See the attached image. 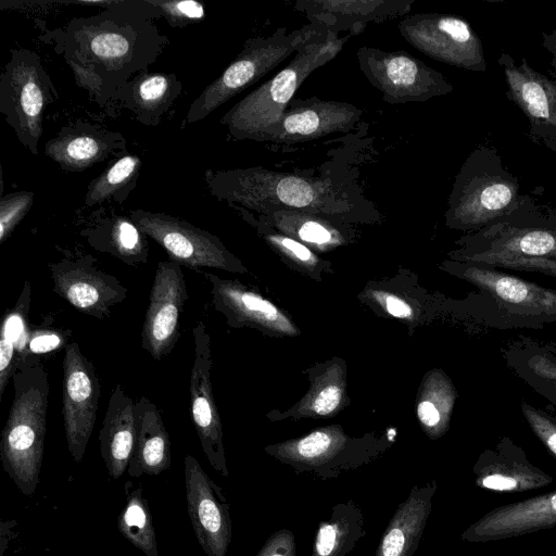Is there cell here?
Listing matches in <instances>:
<instances>
[{
	"label": "cell",
	"mask_w": 556,
	"mask_h": 556,
	"mask_svg": "<svg viewBox=\"0 0 556 556\" xmlns=\"http://www.w3.org/2000/svg\"><path fill=\"white\" fill-rule=\"evenodd\" d=\"M314 30L315 25L311 23L293 30L283 26L269 36L248 39L237 58L190 104L186 123L194 124L204 119L229 99L258 81L295 54Z\"/></svg>",
	"instance_id": "8"
},
{
	"label": "cell",
	"mask_w": 556,
	"mask_h": 556,
	"mask_svg": "<svg viewBox=\"0 0 556 556\" xmlns=\"http://www.w3.org/2000/svg\"><path fill=\"white\" fill-rule=\"evenodd\" d=\"M520 409L533 434L556 458V415L525 400H521Z\"/></svg>",
	"instance_id": "40"
},
{
	"label": "cell",
	"mask_w": 556,
	"mask_h": 556,
	"mask_svg": "<svg viewBox=\"0 0 556 556\" xmlns=\"http://www.w3.org/2000/svg\"><path fill=\"white\" fill-rule=\"evenodd\" d=\"M172 463L170 440L160 410L147 396L136 402V439L128 465L134 478L157 476Z\"/></svg>",
	"instance_id": "29"
},
{
	"label": "cell",
	"mask_w": 556,
	"mask_h": 556,
	"mask_svg": "<svg viewBox=\"0 0 556 556\" xmlns=\"http://www.w3.org/2000/svg\"><path fill=\"white\" fill-rule=\"evenodd\" d=\"M366 535L362 508L353 500L338 503L318 525L311 556H348Z\"/></svg>",
	"instance_id": "32"
},
{
	"label": "cell",
	"mask_w": 556,
	"mask_h": 556,
	"mask_svg": "<svg viewBox=\"0 0 556 556\" xmlns=\"http://www.w3.org/2000/svg\"><path fill=\"white\" fill-rule=\"evenodd\" d=\"M435 480L414 485L390 519L374 556H413L421 541L437 492Z\"/></svg>",
	"instance_id": "26"
},
{
	"label": "cell",
	"mask_w": 556,
	"mask_h": 556,
	"mask_svg": "<svg viewBox=\"0 0 556 556\" xmlns=\"http://www.w3.org/2000/svg\"><path fill=\"white\" fill-rule=\"evenodd\" d=\"M402 37L425 55L466 71L485 72L482 41L462 16L422 13L404 16Z\"/></svg>",
	"instance_id": "12"
},
{
	"label": "cell",
	"mask_w": 556,
	"mask_h": 556,
	"mask_svg": "<svg viewBox=\"0 0 556 556\" xmlns=\"http://www.w3.org/2000/svg\"><path fill=\"white\" fill-rule=\"evenodd\" d=\"M363 111L341 101L293 98L286 108L271 142L296 143L351 130Z\"/></svg>",
	"instance_id": "21"
},
{
	"label": "cell",
	"mask_w": 556,
	"mask_h": 556,
	"mask_svg": "<svg viewBox=\"0 0 556 556\" xmlns=\"http://www.w3.org/2000/svg\"><path fill=\"white\" fill-rule=\"evenodd\" d=\"M62 366L65 437L71 456L79 463L96 424L100 383L92 362L83 354L79 343L75 341L66 344Z\"/></svg>",
	"instance_id": "13"
},
{
	"label": "cell",
	"mask_w": 556,
	"mask_h": 556,
	"mask_svg": "<svg viewBox=\"0 0 556 556\" xmlns=\"http://www.w3.org/2000/svg\"><path fill=\"white\" fill-rule=\"evenodd\" d=\"M258 228L268 243L295 263L306 267L315 266L317 264L318 260L316 255L301 241L285 233L276 231L269 232V230H266L261 225Z\"/></svg>",
	"instance_id": "42"
},
{
	"label": "cell",
	"mask_w": 556,
	"mask_h": 556,
	"mask_svg": "<svg viewBox=\"0 0 556 556\" xmlns=\"http://www.w3.org/2000/svg\"><path fill=\"white\" fill-rule=\"evenodd\" d=\"M544 345L556 356V341H543Z\"/></svg>",
	"instance_id": "48"
},
{
	"label": "cell",
	"mask_w": 556,
	"mask_h": 556,
	"mask_svg": "<svg viewBox=\"0 0 556 556\" xmlns=\"http://www.w3.org/2000/svg\"><path fill=\"white\" fill-rule=\"evenodd\" d=\"M446 269L472 285V316L495 329H542L556 324V290L489 265L452 261Z\"/></svg>",
	"instance_id": "5"
},
{
	"label": "cell",
	"mask_w": 556,
	"mask_h": 556,
	"mask_svg": "<svg viewBox=\"0 0 556 556\" xmlns=\"http://www.w3.org/2000/svg\"><path fill=\"white\" fill-rule=\"evenodd\" d=\"M182 92V83L173 73L143 71L118 90L115 101L129 110L137 122L156 126Z\"/></svg>",
	"instance_id": "28"
},
{
	"label": "cell",
	"mask_w": 556,
	"mask_h": 556,
	"mask_svg": "<svg viewBox=\"0 0 556 556\" xmlns=\"http://www.w3.org/2000/svg\"><path fill=\"white\" fill-rule=\"evenodd\" d=\"M475 484L483 490L523 493L551 484L554 478L530 462L521 446L502 437L477 458Z\"/></svg>",
	"instance_id": "22"
},
{
	"label": "cell",
	"mask_w": 556,
	"mask_h": 556,
	"mask_svg": "<svg viewBox=\"0 0 556 556\" xmlns=\"http://www.w3.org/2000/svg\"><path fill=\"white\" fill-rule=\"evenodd\" d=\"M48 267L53 291L77 311L97 319L108 318L112 307L127 298V288L115 276L101 270L91 255L52 262Z\"/></svg>",
	"instance_id": "16"
},
{
	"label": "cell",
	"mask_w": 556,
	"mask_h": 556,
	"mask_svg": "<svg viewBox=\"0 0 556 556\" xmlns=\"http://www.w3.org/2000/svg\"><path fill=\"white\" fill-rule=\"evenodd\" d=\"M136 439V402L117 383L111 391L99 432L100 452L111 478L128 468Z\"/></svg>",
	"instance_id": "27"
},
{
	"label": "cell",
	"mask_w": 556,
	"mask_h": 556,
	"mask_svg": "<svg viewBox=\"0 0 556 556\" xmlns=\"http://www.w3.org/2000/svg\"><path fill=\"white\" fill-rule=\"evenodd\" d=\"M160 17L148 0H117L96 15L74 17L65 26L46 30L42 39L65 60L76 85L104 106L168 45L153 22Z\"/></svg>",
	"instance_id": "1"
},
{
	"label": "cell",
	"mask_w": 556,
	"mask_h": 556,
	"mask_svg": "<svg viewBox=\"0 0 556 556\" xmlns=\"http://www.w3.org/2000/svg\"><path fill=\"white\" fill-rule=\"evenodd\" d=\"M167 24L174 28H184L203 21L206 16L204 5L195 0H148Z\"/></svg>",
	"instance_id": "38"
},
{
	"label": "cell",
	"mask_w": 556,
	"mask_h": 556,
	"mask_svg": "<svg viewBox=\"0 0 556 556\" xmlns=\"http://www.w3.org/2000/svg\"><path fill=\"white\" fill-rule=\"evenodd\" d=\"M33 191H15L0 199V243L12 235L34 203Z\"/></svg>",
	"instance_id": "39"
},
{
	"label": "cell",
	"mask_w": 556,
	"mask_h": 556,
	"mask_svg": "<svg viewBox=\"0 0 556 556\" xmlns=\"http://www.w3.org/2000/svg\"><path fill=\"white\" fill-rule=\"evenodd\" d=\"M542 46L552 54L551 65L556 72V29L542 33Z\"/></svg>",
	"instance_id": "47"
},
{
	"label": "cell",
	"mask_w": 556,
	"mask_h": 556,
	"mask_svg": "<svg viewBox=\"0 0 556 556\" xmlns=\"http://www.w3.org/2000/svg\"><path fill=\"white\" fill-rule=\"evenodd\" d=\"M452 261L484 264L510 257L556 258V222L528 194L505 216L462 237Z\"/></svg>",
	"instance_id": "7"
},
{
	"label": "cell",
	"mask_w": 556,
	"mask_h": 556,
	"mask_svg": "<svg viewBox=\"0 0 556 556\" xmlns=\"http://www.w3.org/2000/svg\"><path fill=\"white\" fill-rule=\"evenodd\" d=\"M481 265L500 269L538 273L556 278V258L546 257H510L491 260Z\"/></svg>",
	"instance_id": "43"
},
{
	"label": "cell",
	"mask_w": 556,
	"mask_h": 556,
	"mask_svg": "<svg viewBox=\"0 0 556 556\" xmlns=\"http://www.w3.org/2000/svg\"><path fill=\"white\" fill-rule=\"evenodd\" d=\"M556 526V490L508 503L486 511L460 538L486 543L547 530Z\"/></svg>",
	"instance_id": "20"
},
{
	"label": "cell",
	"mask_w": 556,
	"mask_h": 556,
	"mask_svg": "<svg viewBox=\"0 0 556 556\" xmlns=\"http://www.w3.org/2000/svg\"><path fill=\"white\" fill-rule=\"evenodd\" d=\"M187 299L181 266L170 260L159 262L141 331V346L154 361H161L176 346Z\"/></svg>",
	"instance_id": "14"
},
{
	"label": "cell",
	"mask_w": 556,
	"mask_h": 556,
	"mask_svg": "<svg viewBox=\"0 0 556 556\" xmlns=\"http://www.w3.org/2000/svg\"><path fill=\"white\" fill-rule=\"evenodd\" d=\"M184 465L187 509L195 538L206 556H226L232 536L227 497L193 456L187 455Z\"/></svg>",
	"instance_id": "17"
},
{
	"label": "cell",
	"mask_w": 556,
	"mask_h": 556,
	"mask_svg": "<svg viewBox=\"0 0 556 556\" xmlns=\"http://www.w3.org/2000/svg\"><path fill=\"white\" fill-rule=\"evenodd\" d=\"M126 482V502L117 517V529L135 547L147 556H159L156 533L149 503L142 495V486L131 489Z\"/></svg>",
	"instance_id": "36"
},
{
	"label": "cell",
	"mask_w": 556,
	"mask_h": 556,
	"mask_svg": "<svg viewBox=\"0 0 556 556\" xmlns=\"http://www.w3.org/2000/svg\"><path fill=\"white\" fill-rule=\"evenodd\" d=\"M510 371L556 408V356L542 340L519 336L502 348Z\"/></svg>",
	"instance_id": "30"
},
{
	"label": "cell",
	"mask_w": 556,
	"mask_h": 556,
	"mask_svg": "<svg viewBox=\"0 0 556 556\" xmlns=\"http://www.w3.org/2000/svg\"><path fill=\"white\" fill-rule=\"evenodd\" d=\"M265 451L296 473H313L324 480L338 478L367 460L356 454L339 427L316 429L302 438L269 445Z\"/></svg>",
	"instance_id": "18"
},
{
	"label": "cell",
	"mask_w": 556,
	"mask_h": 556,
	"mask_svg": "<svg viewBox=\"0 0 556 556\" xmlns=\"http://www.w3.org/2000/svg\"><path fill=\"white\" fill-rule=\"evenodd\" d=\"M129 217L143 235L151 238L167 253L170 261L200 273L210 267L231 273H244L241 262L230 253L220 239L178 217L131 210Z\"/></svg>",
	"instance_id": "11"
},
{
	"label": "cell",
	"mask_w": 556,
	"mask_h": 556,
	"mask_svg": "<svg viewBox=\"0 0 556 556\" xmlns=\"http://www.w3.org/2000/svg\"><path fill=\"white\" fill-rule=\"evenodd\" d=\"M520 184L494 147H477L463 163L447 201L445 224L476 232L513 211L521 201Z\"/></svg>",
	"instance_id": "6"
},
{
	"label": "cell",
	"mask_w": 556,
	"mask_h": 556,
	"mask_svg": "<svg viewBox=\"0 0 556 556\" xmlns=\"http://www.w3.org/2000/svg\"><path fill=\"white\" fill-rule=\"evenodd\" d=\"M497 63L504 73L506 98L527 117L530 139L556 151V80L534 70L526 58L517 63L504 51Z\"/></svg>",
	"instance_id": "15"
},
{
	"label": "cell",
	"mask_w": 556,
	"mask_h": 556,
	"mask_svg": "<svg viewBox=\"0 0 556 556\" xmlns=\"http://www.w3.org/2000/svg\"><path fill=\"white\" fill-rule=\"evenodd\" d=\"M356 56L366 79L390 104L426 102L454 90L442 73L406 51H383L363 46Z\"/></svg>",
	"instance_id": "10"
},
{
	"label": "cell",
	"mask_w": 556,
	"mask_h": 556,
	"mask_svg": "<svg viewBox=\"0 0 556 556\" xmlns=\"http://www.w3.org/2000/svg\"><path fill=\"white\" fill-rule=\"evenodd\" d=\"M67 337L56 331H37L28 333L26 344L20 355L52 352L62 346Z\"/></svg>",
	"instance_id": "44"
},
{
	"label": "cell",
	"mask_w": 556,
	"mask_h": 556,
	"mask_svg": "<svg viewBox=\"0 0 556 556\" xmlns=\"http://www.w3.org/2000/svg\"><path fill=\"white\" fill-rule=\"evenodd\" d=\"M192 334L194 355L189 384L190 415L210 465L227 478L229 471L223 443V429L211 381V339L203 320L194 324Z\"/></svg>",
	"instance_id": "19"
},
{
	"label": "cell",
	"mask_w": 556,
	"mask_h": 556,
	"mask_svg": "<svg viewBox=\"0 0 556 556\" xmlns=\"http://www.w3.org/2000/svg\"><path fill=\"white\" fill-rule=\"evenodd\" d=\"M547 214L556 222V207L548 210Z\"/></svg>",
	"instance_id": "49"
},
{
	"label": "cell",
	"mask_w": 556,
	"mask_h": 556,
	"mask_svg": "<svg viewBox=\"0 0 556 556\" xmlns=\"http://www.w3.org/2000/svg\"><path fill=\"white\" fill-rule=\"evenodd\" d=\"M142 161L139 155L124 152L90 181L85 195V204L93 206L108 201L123 203L135 190Z\"/></svg>",
	"instance_id": "34"
},
{
	"label": "cell",
	"mask_w": 556,
	"mask_h": 556,
	"mask_svg": "<svg viewBox=\"0 0 556 556\" xmlns=\"http://www.w3.org/2000/svg\"><path fill=\"white\" fill-rule=\"evenodd\" d=\"M415 0H298L295 10L304 13L311 24L340 35L354 36L368 24L406 16Z\"/></svg>",
	"instance_id": "23"
},
{
	"label": "cell",
	"mask_w": 556,
	"mask_h": 556,
	"mask_svg": "<svg viewBox=\"0 0 556 556\" xmlns=\"http://www.w3.org/2000/svg\"><path fill=\"white\" fill-rule=\"evenodd\" d=\"M456 397V389L445 372L435 369L428 374L418 401L417 416L431 439H438L447 431Z\"/></svg>",
	"instance_id": "33"
},
{
	"label": "cell",
	"mask_w": 556,
	"mask_h": 556,
	"mask_svg": "<svg viewBox=\"0 0 556 556\" xmlns=\"http://www.w3.org/2000/svg\"><path fill=\"white\" fill-rule=\"evenodd\" d=\"M126 151V139L121 132L85 121L62 127L43 150L66 172H83Z\"/></svg>",
	"instance_id": "24"
},
{
	"label": "cell",
	"mask_w": 556,
	"mask_h": 556,
	"mask_svg": "<svg viewBox=\"0 0 556 556\" xmlns=\"http://www.w3.org/2000/svg\"><path fill=\"white\" fill-rule=\"evenodd\" d=\"M349 38L350 35L340 36L315 25L291 61L230 108L220 124L236 140L271 142L296 90L314 71L333 60Z\"/></svg>",
	"instance_id": "3"
},
{
	"label": "cell",
	"mask_w": 556,
	"mask_h": 556,
	"mask_svg": "<svg viewBox=\"0 0 556 556\" xmlns=\"http://www.w3.org/2000/svg\"><path fill=\"white\" fill-rule=\"evenodd\" d=\"M58 97L40 56L29 49H12L0 75V112L34 155L43 132L45 111Z\"/></svg>",
	"instance_id": "9"
},
{
	"label": "cell",
	"mask_w": 556,
	"mask_h": 556,
	"mask_svg": "<svg viewBox=\"0 0 556 556\" xmlns=\"http://www.w3.org/2000/svg\"><path fill=\"white\" fill-rule=\"evenodd\" d=\"M263 216L271 220L285 235L314 248H332L340 244L343 239L340 230L328 218L330 216L294 211H280Z\"/></svg>",
	"instance_id": "37"
},
{
	"label": "cell",
	"mask_w": 556,
	"mask_h": 556,
	"mask_svg": "<svg viewBox=\"0 0 556 556\" xmlns=\"http://www.w3.org/2000/svg\"><path fill=\"white\" fill-rule=\"evenodd\" d=\"M372 299L393 317L409 319L414 315L410 304L396 294L384 291H375L372 292Z\"/></svg>",
	"instance_id": "46"
},
{
	"label": "cell",
	"mask_w": 556,
	"mask_h": 556,
	"mask_svg": "<svg viewBox=\"0 0 556 556\" xmlns=\"http://www.w3.org/2000/svg\"><path fill=\"white\" fill-rule=\"evenodd\" d=\"M80 235L93 249L109 253L129 266L148 263L147 236L130 217L115 213L96 216Z\"/></svg>",
	"instance_id": "31"
},
{
	"label": "cell",
	"mask_w": 556,
	"mask_h": 556,
	"mask_svg": "<svg viewBox=\"0 0 556 556\" xmlns=\"http://www.w3.org/2000/svg\"><path fill=\"white\" fill-rule=\"evenodd\" d=\"M255 556H295V538L291 530L274 532Z\"/></svg>",
	"instance_id": "45"
},
{
	"label": "cell",
	"mask_w": 556,
	"mask_h": 556,
	"mask_svg": "<svg viewBox=\"0 0 556 556\" xmlns=\"http://www.w3.org/2000/svg\"><path fill=\"white\" fill-rule=\"evenodd\" d=\"M13 401L0 438L3 470L31 496L39 483L47 430L48 374L39 358L20 355L12 376Z\"/></svg>",
	"instance_id": "4"
},
{
	"label": "cell",
	"mask_w": 556,
	"mask_h": 556,
	"mask_svg": "<svg viewBox=\"0 0 556 556\" xmlns=\"http://www.w3.org/2000/svg\"><path fill=\"white\" fill-rule=\"evenodd\" d=\"M343 387L334 379H323L305 400L303 407L308 414L327 416L342 403Z\"/></svg>",
	"instance_id": "41"
},
{
	"label": "cell",
	"mask_w": 556,
	"mask_h": 556,
	"mask_svg": "<svg viewBox=\"0 0 556 556\" xmlns=\"http://www.w3.org/2000/svg\"><path fill=\"white\" fill-rule=\"evenodd\" d=\"M211 195L261 215L294 211L330 217L351 215L365 200L348 182L330 176L279 173L256 166L228 170L207 169Z\"/></svg>",
	"instance_id": "2"
},
{
	"label": "cell",
	"mask_w": 556,
	"mask_h": 556,
	"mask_svg": "<svg viewBox=\"0 0 556 556\" xmlns=\"http://www.w3.org/2000/svg\"><path fill=\"white\" fill-rule=\"evenodd\" d=\"M211 282L212 302L232 327L253 326L275 333L294 336L291 320L269 300L245 288L237 280L223 279L202 271Z\"/></svg>",
	"instance_id": "25"
},
{
	"label": "cell",
	"mask_w": 556,
	"mask_h": 556,
	"mask_svg": "<svg viewBox=\"0 0 556 556\" xmlns=\"http://www.w3.org/2000/svg\"><path fill=\"white\" fill-rule=\"evenodd\" d=\"M30 291V285L26 280L15 306L3 316L0 330V401L28 338Z\"/></svg>",
	"instance_id": "35"
}]
</instances>
